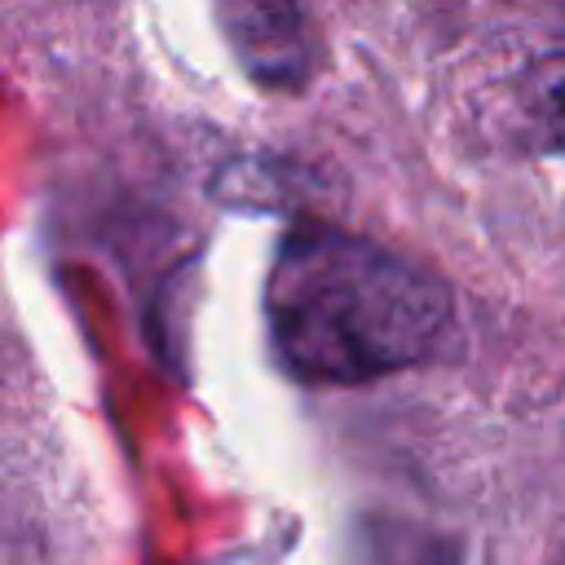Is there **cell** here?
<instances>
[{"mask_svg": "<svg viewBox=\"0 0 565 565\" xmlns=\"http://www.w3.org/2000/svg\"><path fill=\"white\" fill-rule=\"evenodd\" d=\"M265 318L278 362L309 384H366L424 362L450 327V291L415 260L344 234L282 238Z\"/></svg>", "mask_w": 565, "mask_h": 565, "instance_id": "6da1fadb", "label": "cell"}, {"mask_svg": "<svg viewBox=\"0 0 565 565\" xmlns=\"http://www.w3.org/2000/svg\"><path fill=\"white\" fill-rule=\"evenodd\" d=\"M225 40L238 66L274 93H291L309 75V35L300 0H221Z\"/></svg>", "mask_w": 565, "mask_h": 565, "instance_id": "7a4b0ae2", "label": "cell"}, {"mask_svg": "<svg viewBox=\"0 0 565 565\" xmlns=\"http://www.w3.org/2000/svg\"><path fill=\"white\" fill-rule=\"evenodd\" d=\"M530 115L552 146L565 150V53L547 57L530 75Z\"/></svg>", "mask_w": 565, "mask_h": 565, "instance_id": "3957f363", "label": "cell"}]
</instances>
